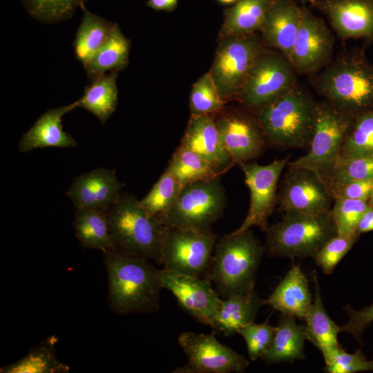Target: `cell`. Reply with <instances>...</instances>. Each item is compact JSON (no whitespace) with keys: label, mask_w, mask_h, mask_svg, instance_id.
I'll return each instance as SVG.
<instances>
[{"label":"cell","mask_w":373,"mask_h":373,"mask_svg":"<svg viewBox=\"0 0 373 373\" xmlns=\"http://www.w3.org/2000/svg\"><path fill=\"white\" fill-rule=\"evenodd\" d=\"M373 231V206L368 205L357 224L356 233L360 234Z\"/></svg>","instance_id":"f6af8a7d"},{"label":"cell","mask_w":373,"mask_h":373,"mask_svg":"<svg viewBox=\"0 0 373 373\" xmlns=\"http://www.w3.org/2000/svg\"><path fill=\"white\" fill-rule=\"evenodd\" d=\"M276 329V327L269 325L267 320L259 324L250 323L238 332L245 341L251 361L262 358L272 342Z\"/></svg>","instance_id":"b9f144b4"},{"label":"cell","mask_w":373,"mask_h":373,"mask_svg":"<svg viewBox=\"0 0 373 373\" xmlns=\"http://www.w3.org/2000/svg\"><path fill=\"white\" fill-rule=\"evenodd\" d=\"M369 205L368 201L336 198L330 210V216L336 233L341 236H357L359 220Z\"/></svg>","instance_id":"f35d334b"},{"label":"cell","mask_w":373,"mask_h":373,"mask_svg":"<svg viewBox=\"0 0 373 373\" xmlns=\"http://www.w3.org/2000/svg\"><path fill=\"white\" fill-rule=\"evenodd\" d=\"M372 190L373 179L355 181L343 186L333 197L368 201Z\"/></svg>","instance_id":"ee69618b"},{"label":"cell","mask_w":373,"mask_h":373,"mask_svg":"<svg viewBox=\"0 0 373 373\" xmlns=\"http://www.w3.org/2000/svg\"><path fill=\"white\" fill-rule=\"evenodd\" d=\"M216 242V236L211 228L166 227L159 263L164 269L201 278L209 269Z\"/></svg>","instance_id":"9c48e42d"},{"label":"cell","mask_w":373,"mask_h":373,"mask_svg":"<svg viewBox=\"0 0 373 373\" xmlns=\"http://www.w3.org/2000/svg\"><path fill=\"white\" fill-rule=\"evenodd\" d=\"M122 186L115 171L101 167L75 178L66 195L77 209L107 211L120 196Z\"/></svg>","instance_id":"d6986e66"},{"label":"cell","mask_w":373,"mask_h":373,"mask_svg":"<svg viewBox=\"0 0 373 373\" xmlns=\"http://www.w3.org/2000/svg\"><path fill=\"white\" fill-rule=\"evenodd\" d=\"M84 15L73 42L76 59L85 66L109 37L115 23L82 8Z\"/></svg>","instance_id":"4dcf8cb0"},{"label":"cell","mask_w":373,"mask_h":373,"mask_svg":"<svg viewBox=\"0 0 373 373\" xmlns=\"http://www.w3.org/2000/svg\"><path fill=\"white\" fill-rule=\"evenodd\" d=\"M89 0H21L29 15L37 21L50 24L70 19L77 8Z\"/></svg>","instance_id":"d590c367"},{"label":"cell","mask_w":373,"mask_h":373,"mask_svg":"<svg viewBox=\"0 0 373 373\" xmlns=\"http://www.w3.org/2000/svg\"><path fill=\"white\" fill-rule=\"evenodd\" d=\"M287 163L288 158H284L266 165L249 162L240 164L250 191V205L243 222L232 233H240L253 227L266 231L278 198V182Z\"/></svg>","instance_id":"5bb4252c"},{"label":"cell","mask_w":373,"mask_h":373,"mask_svg":"<svg viewBox=\"0 0 373 373\" xmlns=\"http://www.w3.org/2000/svg\"><path fill=\"white\" fill-rule=\"evenodd\" d=\"M274 0H238L224 13L221 36L254 34L260 30Z\"/></svg>","instance_id":"f546056e"},{"label":"cell","mask_w":373,"mask_h":373,"mask_svg":"<svg viewBox=\"0 0 373 373\" xmlns=\"http://www.w3.org/2000/svg\"><path fill=\"white\" fill-rule=\"evenodd\" d=\"M226 204L219 177L182 186L173 205L160 218L167 228L209 229Z\"/></svg>","instance_id":"ba28073f"},{"label":"cell","mask_w":373,"mask_h":373,"mask_svg":"<svg viewBox=\"0 0 373 373\" xmlns=\"http://www.w3.org/2000/svg\"><path fill=\"white\" fill-rule=\"evenodd\" d=\"M106 213L115 250L159 263L166 227L158 217L128 194H121Z\"/></svg>","instance_id":"5b68a950"},{"label":"cell","mask_w":373,"mask_h":373,"mask_svg":"<svg viewBox=\"0 0 373 373\" xmlns=\"http://www.w3.org/2000/svg\"><path fill=\"white\" fill-rule=\"evenodd\" d=\"M178 0H148V7L155 10L171 11L175 8Z\"/></svg>","instance_id":"bcb514c9"},{"label":"cell","mask_w":373,"mask_h":373,"mask_svg":"<svg viewBox=\"0 0 373 373\" xmlns=\"http://www.w3.org/2000/svg\"><path fill=\"white\" fill-rule=\"evenodd\" d=\"M312 276L315 296L314 301L304 318L305 333L307 340L318 348L324 356L341 346L338 341V334L341 332V327L329 317L324 308L315 269L313 270Z\"/></svg>","instance_id":"cb8c5ba5"},{"label":"cell","mask_w":373,"mask_h":373,"mask_svg":"<svg viewBox=\"0 0 373 373\" xmlns=\"http://www.w3.org/2000/svg\"><path fill=\"white\" fill-rule=\"evenodd\" d=\"M264 304L254 290L222 299L213 329L229 336L254 322L256 315Z\"/></svg>","instance_id":"d4e9b609"},{"label":"cell","mask_w":373,"mask_h":373,"mask_svg":"<svg viewBox=\"0 0 373 373\" xmlns=\"http://www.w3.org/2000/svg\"><path fill=\"white\" fill-rule=\"evenodd\" d=\"M57 338L52 336L31 348L26 355L0 368L1 373H67L70 367L61 362L55 352Z\"/></svg>","instance_id":"1f68e13d"},{"label":"cell","mask_w":373,"mask_h":373,"mask_svg":"<svg viewBox=\"0 0 373 373\" xmlns=\"http://www.w3.org/2000/svg\"><path fill=\"white\" fill-rule=\"evenodd\" d=\"M182 186L176 177L166 169L149 193L141 200L142 207L159 218L175 203Z\"/></svg>","instance_id":"e575fe53"},{"label":"cell","mask_w":373,"mask_h":373,"mask_svg":"<svg viewBox=\"0 0 373 373\" xmlns=\"http://www.w3.org/2000/svg\"><path fill=\"white\" fill-rule=\"evenodd\" d=\"M180 146L199 154L222 174L233 165L211 115H191Z\"/></svg>","instance_id":"ffe728a7"},{"label":"cell","mask_w":373,"mask_h":373,"mask_svg":"<svg viewBox=\"0 0 373 373\" xmlns=\"http://www.w3.org/2000/svg\"><path fill=\"white\" fill-rule=\"evenodd\" d=\"M178 180L182 186L192 182L219 177L222 173L195 152L179 146L166 168Z\"/></svg>","instance_id":"d6a6232c"},{"label":"cell","mask_w":373,"mask_h":373,"mask_svg":"<svg viewBox=\"0 0 373 373\" xmlns=\"http://www.w3.org/2000/svg\"><path fill=\"white\" fill-rule=\"evenodd\" d=\"M130 41L115 23L102 46L84 66L87 77L93 80L105 73L124 69L128 64Z\"/></svg>","instance_id":"f1b7e54d"},{"label":"cell","mask_w":373,"mask_h":373,"mask_svg":"<svg viewBox=\"0 0 373 373\" xmlns=\"http://www.w3.org/2000/svg\"><path fill=\"white\" fill-rule=\"evenodd\" d=\"M301 17L302 8L294 0H274L260 30L263 43L289 61Z\"/></svg>","instance_id":"44dd1931"},{"label":"cell","mask_w":373,"mask_h":373,"mask_svg":"<svg viewBox=\"0 0 373 373\" xmlns=\"http://www.w3.org/2000/svg\"><path fill=\"white\" fill-rule=\"evenodd\" d=\"M160 280L162 288L173 294L182 308L198 321L213 328L222 299L209 280L164 269L160 270Z\"/></svg>","instance_id":"9a60e30c"},{"label":"cell","mask_w":373,"mask_h":373,"mask_svg":"<svg viewBox=\"0 0 373 373\" xmlns=\"http://www.w3.org/2000/svg\"><path fill=\"white\" fill-rule=\"evenodd\" d=\"M224 102L209 73L202 75L193 85L189 103L191 115L219 113L223 109Z\"/></svg>","instance_id":"74e56055"},{"label":"cell","mask_w":373,"mask_h":373,"mask_svg":"<svg viewBox=\"0 0 373 373\" xmlns=\"http://www.w3.org/2000/svg\"><path fill=\"white\" fill-rule=\"evenodd\" d=\"M118 70L111 71L92 80L85 87L78 99V107L93 114L102 123H105L115 112L117 104Z\"/></svg>","instance_id":"83f0119b"},{"label":"cell","mask_w":373,"mask_h":373,"mask_svg":"<svg viewBox=\"0 0 373 373\" xmlns=\"http://www.w3.org/2000/svg\"><path fill=\"white\" fill-rule=\"evenodd\" d=\"M265 48L255 34L222 37L209 73L224 101L236 98L254 61Z\"/></svg>","instance_id":"30bf717a"},{"label":"cell","mask_w":373,"mask_h":373,"mask_svg":"<svg viewBox=\"0 0 373 373\" xmlns=\"http://www.w3.org/2000/svg\"><path fill=\"white\" fill-rule=\"evenodd\" d=\"M264 304L295 318H305L312 305L308 280L300 267L293 265Z\"/></svg>","instance_id":"603a6c76"},{"label":"cell","mask_w":373,"mask_h":373,"mask_svg":"<svg viewBox=\"0 0 373 373\" xmlns=\"http://www.w3.org/2000/svg\"><path fill=\"white\" fill-rule=\"evenodd\" d=\"M341 155H373V109L354 117L343 142Z\"/></svg>","instance_id":"8d00e7d4"},{"label":"cell","mask_w":373,"mask_h":373,"mask_svg":"<svg viewBox=\"0 0 373 373\" xmlns=\"http://www.w3.org/2000/svg\"><path fill=\"white\" fill-rule=\"evenodd\" d=\"M106 211L77 209L73 221L75 235L82 245L86 249L100 251L103 254L115 250Z\"/></svg>","instance_id":"4316f807"},{"label":"cell","mask_w":373,"mask_h":373,"mask_svg":"<svg viewBox=\"0 0 373 373\" xmlns=\"http://www.w3.org/2000/svg\"><path fill=\"white\" fill-rule=\"evenodd\" d=\"M277 199L281 211L314 215L329 212L334 200L316 174L300 168H289Z\"/></svg>","instance_id":"2e32d148"},{"label":"cell","mask_w":373,"mask_h":373,"mask_svg":"<svg viewBox=\"0 0 373 373\" xmlns=\"http://www.w3.org/2000/svg\"><path fill=\"white\" fill-rule=\"evenodd\" d=\"M266 249L271 256L314 257L336 235L330 211L318 215L287 211L283 219L268 226Z\"/></svg>","instance_id":"8992f818"},{"label":"cell","mask_w":373,"mask_h":373,"mask_svg":"<svg viewBox=\"0 0 373 373\" xmlns=\"http://www.w3.org/2000/svg\"><path fill=\"white\" fill-rule=\"evenodd\" d=\"M318 102L298 82L256 111L264 134L272 145L299 149L309 145Z\"/></svg>","instance_id":"3957f363"},{"label":"cell","mask_w":373,"mask_h":373,"mask_svg":"<svg viewBox=\"0 0 373 373\" xmlns=\"http://www.w3.org/2000/svg\"><path fill=\"white\" fill-rule=\"evenodd\" d=\"M264 251L251 229L224 235L216 242L205 278L224 298L252 291Z\"/></svg>","instance_id":"277c9868"},{"label":"cell","mask_w":373,"mask_h":373,"mask_svg":"<svg viewBox=\"0 0 373 373\" xmlns=\"http://www.w3.org/2000/svg\"><path fill=\"white\" fill-rule=\"evenodd\" d=\"M357 236L335 235L329 238L314 256L316 264L326 274H331L341 260L358 240Z\"/></svg>","instance_id":"60d3db41"},{"label":"cell","mask_w":373,"mask_h":373,"mask_svg":"<svg viewBox=\"0 0 373 373\" xmlns=\"http://www.w3.org/2000/svg\"><path fill=\"white\" fill-rule=\"evenodd\" d=\"M325 370L329 373H354L373 371V360H367L361 349L350 354L339 346L331 353L323 356Z\"/></svg>","instance_id":"ab89813d"},{"label":"cell","mask_w":373,"mask_h":373,"mask_svg":"<svg viewBox=\"0 0 373 373\" xmlns=\"http://www.w3.org/2000/svg\"><path fill=\"white\" fill-rule=\"evenodd\" d=\"M345 309L349 318L347 323L341 326V332L351 334L361 343L364 330L373 322V303L360 310H354L347 305Z\"/></svg>","instance_id":"7bdbcfd3"},{"label":"cell","mask_w":373,"mask_h":373,"mask_svg":"<svg viewBox=\"0 0 373 373\" xmlns=\"http://www.w3.org/2000/svg\"><path fill=\"white\" fill-rule=\"evenodd\" d=\"M108 303L117 314H149L160 307V270L149 260L117 250L103 254Z\"/></svg>","instance_id":"6da1fadb"},{"label":"cell","mask_w":373,"mask_h":373,"mask_svg":"<svg viewBox=\"0 0 373 373\" xmlns=\"http://www.w3.org/2000/svg\"><path fill=\"white\" fill-rule=\"evenodd\" d=\"M325 101L352 116L373 109V64L363 49L352 48L311 77Z\"/></svg>","instance_id":"7a4b0ae2"},{"label":"cell","mask_w":373,"mask_h":373,"mask_svg":"<svg viewBox=\"0 0 373 373\" xmlns=\"http://www.w3.org/2000/svg\"><path fill=\"white\" fill-rule=\"evenodd\" d=\"M300 1H308L311 4L314 6L317 0H300Z\"/></svg>","instance_id":"681fc988"},{"label":"cell","mask_w":373,"mask_h":373,"mask_svg":"<svg viewBox=\"0 0 373 373\" xmlns=\"http://www.w3.org/2000/svg\"><path fill=\"white\" fill-rule=\"evenodd\" d=\"M297 75L285 55L265 48L254 61L236 99L256 111L295 85Z\"/></svg>","instance_id":"8fae6325"},{"label":"cell","mask_w":373,"mask_h":373,"mask_svg":"<svg viewBox=\"0 0 373 373\" xmlns=\"http://www.w3.org/2000/svg\"><path fill=\"white\" fill-rule=\"evenodd\" d=\"M354 117L325 101L318 102L309 149L305 155L289 163V168L309 170L327 185Z\"/></svg>","instance_id":"52a82bcc"},{"label":"cell","mask_w":373,"mask_h":373,"mask_svg":"<svg viewBox=\"0 0 373 373\" xmlns=\"http://www.w3.org/2000/svg\"><path fill=\"white\" fill-rule=\"evenodd\" d=\"M343 39H373V0H317L315 5Z\"/></svg>","instance_id":"ac0fdd59"},{"label":"cell","mask_w":373,"mask_h":373,"mask_svg":"<svg viewBox=\"0 0 373 373\" xmlns=\"http://www.w3.org/2000/svg\"><path fill=\"white\" fill-rule=\"evenodd\" d=\"M78 108L77 101L66 106L50 108L41 115L19 142L21 153L46 147H75L77 142L63 130L62 117Z\"/></svg>","instance_id":"7402d4cb"},{"label":"cell","mask_w":373,"mask_h":373,"mask_svg":"<svg viewBox=\"0 0 373 373\" xmlns=\"http://www.w3.org/2000/svg\"><path fill=\"white\" fill-rule=\"evenodd\" d=\"M306 340L305 325H298L294 316L282 314L272 342L262 359L268 365L304 359Z\"/></svg>","instance_id":"484cf974"},{"label":"cell","mask_w":373,"mask_h":373,"mask_svg":"<svg viewBox=\"0 0 373 373\" xmlns=\"http://www.w3.org/2000/svg\"><path fill=\"white\" fill-rule=\"evenodd\" d=\"M368 203L369 204H370L371 206H373V190H372V194H371V196L368 200Z\"/></svg>","instance_id":"c3c4849f"},{"label":"cell","mask_w":373,"mask_h":373,"mask_svg":"<svg viewBox=\"0 0 373 373\" xmlns=\"http://www.w3.org/2000/svg\"><path fill=\"white\" fill-rule=\"evenodd\" d=\"M178 343L188 363L175 369V373L243 372L249 365L245 356L218 341L213 333L184 332Z\"/></svg>","instance_id":"4fadbf2b"},{"label":"cell","mask_w":373,"mask_h":373,"mask_svg":"<svg viewBox=\"0 0 373 373\" xmlns=\"http://www.w3.org/2000/svg\"><path fill=\"white\" fill-rule=\"evenodd\" d=\"M302 8L300 26L289 61L298 75L312 77L332 61L334 37L324 20Z\"/></svg>","instance_id":"7c38bea8"},{"label":"cell","mask_w":373,"mask_h":373,"mask_svg":"<svg viewBox=\"0 0 373 373\" xmlns=\"http://www.w3.org/2000/svg\"><path fill=\"white\" fill-rule=\"evenodd\" d=\"M216 122L233 165L249 162L263 153L267 140L256 116L235 111L220 116Z\"/></svg>","instance_id":"e0dca14e"},{"label":"cell","mask_w":373,"mask_h":373,"mask_svg":"<svg viewBox=\"0 0 373 373\" xmlns=\"http://www.w3.org/2000/svg\"><path fill=\"white\" fill-rule=\"evenodd\" d=\"M220 3H224V4H229L234 2H236L238 0H218Z\"/></svg>","instance_id":"7dc6e473"},{"label":"cell","mask_w":373,"mask_h":373,"mask_svg":"<svg viewBox=\"0 0 373 373\" xmlns=\"http://www.w3.org/2000/svg\"><path fill=\"white\" fill-rule=\"evenodd\" d=\"M368 179H373V155H340L330 174L327 186L333 196L350 182Z\"/></svg>","instance_id":"836d02e7"}]
</instances>
